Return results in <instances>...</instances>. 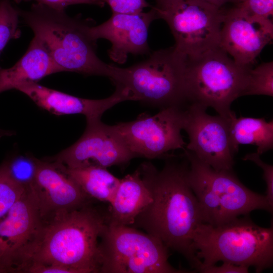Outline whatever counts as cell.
I'll list each match as a JSON object with an SVG mask.
<instances>
[{
  "instance_id": "30bf717a",
  "label": "cell",
  "mask_w": 273,
  "mask_h": 273,
  "mask_svg": "<svg viewBox=\"0 0 273 273\" xmlns=\"http://www.w3.org/2000/svg\"><path fill=\"white\" fill-rule=\"evenodd\" d=\"M174 38V47L187 57L219 47L224 10L201 0H183L163 11H156Z\"/></svg>"
},
{
  "instance_id": "d4e9b609",
  "label": "cell",
  "mask_w": 273,
  "mask_h": 273,
  "mask_svg": "<svg viewBox=\"0 0 273 273\" xmlns=\"http://www.w3.org/2000/svg\"><path fill=\"white\" fill-rule=\"evenodd\" d=\"M26 189L11 177L3 162L0 165V220L21 197Z\"/></svg>"
},
{
  "instance_id": "2e32d148",
  "label": "cell",
  "mask_w": 273,
  "mask_h": 273,
  "mask_svg": "<svg viewBox=\"0 0 273 273\" xmlns=\"http://www.w3.org/2000/svg\"><path fill=\"white\" fill-rule=\"evenodd\" d=\"M34 192L42 220L92 204L79 186L57 163L37 159Z\"/></svg>"
},
{
  "instance_id": "277c9868",
  "label": "cell",
  "mask_w": 273,
  "mask_h": 273,
  "mask_svg": "<svg viewBox=\"0 0 273 273\" xmlns=\"http://www.w3.org/2000/svg\"><path fill=\"white\" fill-rule=\"evenodd\" d=\"M192 247L201 261L199 269L222 261L253 266L259 273L272 266L273 227L260 226L248 215L219 225L201 223Z\"/></svg>"
},
{
  "instance_id": "ac0fdd59",
  "label": "cell",
  "mask_w": 273,
  "mask_h": 273,
  "mask_svg": "<svg viewBox=\"0 0 273 273\" xmlns=\"http://www.w3.org/2000/svg\"><path fill=\"white\" fill-rule=\"evenodd\" d=\"M63 72L35 36L24 55L12 67H0V94L26 81L37 82L57 72Z\"/></svg>"
},
{
  "instance_id": "9c48e42d",
  "label": "cell",
  "mask_w": 273,
  "mask_h": 273,
  "mask_svg": "<svg viewBox=\"0 0 273 273\" xmlns=\"http://www.w3.org/2000/svg\"><path fill=\"white\" fill-rule=\"evenodd\" d=\"M187 106L163 108L153 116L142 113L114 126L135 157L168 158L173 155L170 152L186 148L181 132Z\"/></svg>"
},
{
  "instance_id": "7402d4cb",
  "label": "cell",
  "mask_w": 273,
  "mask_h": 273,
  "mask_svg": "<svg viewBox=\"0 0 273 273\" xmlns=\"http://www.w3.org/2000/svg\"><path fill=\"white\" fill-rule=\"evenodd\" d=\"M4 162L9 174L17 183L26 189L32 190L37 170V158L30 155H19Z\"/></svg>"
},
{
  "instance_id": "9a60e30c",
  "label": "cell",
  "mask_w": 273,
  "mask_h": 273,
  "mask_svg": "<svg viewBox=\"0 0 273 273\" xmlns=\"http://www.w3.org/2000/svg\"><path fill=\"white\" fill-rule=\"evenodd\" d=\"M147 12L136 14L112 13L106 21L91 26L89 33L95 40H108L111 47L108 55L114 62L123 64L128 54H150L149 29L151 23L158 19L153 6Z\"/></svg>"
},
{
  "instance_id": "603a6c76",
  "label": "cell",
  "mask_w": 273,
  "mask_h": 273,
  "mask_svg": "<svg viewBox=\"0 0 273 273\" xmlns=\"http://www.w3.org/2000/svg\"><path fill=\"white\" fill-rule=\"evenodd\" d=\"M252 95L273 96L272 61L262 63L254 68H250L242 96Z\"/></svg>"
},
{
  "instance_id": "1f68e13d",
  "label": "cell",
  "mask_w": 273,
  "mask_h": 273,
  "mask_svg": "<svg viewBox=\"0 0 273 273\" xmlns=\"http://www.w3.org/2000/svg\"><path fill=\"white\" fill-rule=\"evenodd\" d=\"M218 8L221 7L226 4L232 3L235 5L237 4L239 0H201Z\"/></svg>"
},
{
  "instance_id": "44dd1931",
  "label": "cell",
  "mask_w": 273,
  "mask_h": 273,
  "mask_svg": "<svg viewBox=\"0 0 273 273\" xmlns=\"http://www.w3.org/2000/svg\"><path fill=\"white\" fill-rule=\"evenodd\" d=\"M57 164L79 186L89 198L101 202L110 203L120 179L115 176L107 168L96 166L68 168Z\"/></svg>"
},
{
  "instance_id": "5bb4252c",
  "label": "cell",
  "mask_w": 273,
  "mask_h": 273,
  "mask_svg": "<svg viewBox=\"0 0 273 273\" xmlns=\"http://www.w3.org/2000/svg\"><path fill=\"white\" fill-rule=\"evenodd\" d=\"M272 37V20L251 15L235 5L224 11L219 47L237 63L252 67Z\"/></svg>"
},
{
  "instance_id": "5b68a950",
  "label": "cell",
  "mask_w": 273,
  "mask_h": 273,
  "mask_svg": "<svg viewBox=\"0 0 273 273\" xmlns=\"http://www.w3.org/2000/svg\"><path fill=\"white\" fill-rule=\"evenodd\" d=\"M127 68L111 65L109 78L126 89L131 101L162 109L188 105L186 87L187 57L174 47L150 53Z\"/></svg>"
},
{
  "instance_id": "8fae6325",
  "label": "cell",
  "mask_w": 273,
  "mask_h": 273,
  "mask_svg": "<svg viewBox=\"0 0 273 273\" xmlns=\"http://www.w3.org/2000/svg\"><path fill=\"white\" fill-rule=\"evenodd\" d=\"M134 158L114 125L98 119L86 120L84 132L75 143L45 159L68 168L96 166L107 168L125 164Z\"/></svg>"
},
{
  "instance_id": "d6a6232c",
  "label": "cell",
  "mask_w": 273,
  "mask_h": 273,
  "mask_svg": "<svg viewBox=\"0 0 273 273\" xmlns=\"http://www.w3.org/2000/svg\"><path fill=\"white\" fill-rule=\"evenodd\" d=\"M14 134V131L0 128V139L5 136H11Z\"/></svg>"
},
{
  "instance_id": "f546056e",
  "label": "cell",
  "mask_w": 273,
  "mask_h": 273,
  "mask_svg": "<svg viewBox=\"0 0 273 273\" xmlns=\"http://www.w3.org/2000/svg\"><path fill=\"white\" fill-rule=\"evenodd\" d=\"M248 266L223 262L219 266L214 264L201 267L198 271L202 273H247L248 272Z\"/></svg>"
},
{
  "instance_id": "e0dca14e",
  "label": "cell",
  "mask_w": 273,
  "mask_h": 273,
  "mask_svg": "<svg viewBox=\"0 0 273 273\" xmlns=\"http://www.w3.org/2000/svg\"><path fill=\"white\" fill-rule=\"evenodd\" d=\"M39 107L56 115L82 114L86 120L101 119L104 113L115 105L131 101L128 91L119 86L109 97L99 100L84 99L50 88L36 82L26 81L16 88Z\"/></svg>"
},
{
  "instance_id": "cb8c5ba5",
  "label": "cell",
  "mask_w": 273,
  "mask_h": 273,
  "mask_svg": "<svg viewBox=\"0 0 273 273\" xmlns=\"http://www.w3.org/2000/svg\"><path fill=\"white\" fill-rule=\"evenodd\" d=\"M19 17L18 8L10 0H0V55L10 40L20 37Z\"/></svg>"
},
{
  "instance_id": "4fadbf2b",
  "label": "cell",
  "mask_w": 273,
  "mask_h": 273,
  "mask_svg": "<svg viewBox=\"0 0 273 273\" xmlns=\"http://www.w3.org/2000/svg\"><path fill=\"white\" fill-rule=\"evenodd\" d=\"M199 105H188L184 130L189 142L186 149L216 170H232L234 155L230 142L231 120L206 112Z\"/></svg>"
},
{
  "instance_id": "836d02e7",
  "label": "cell",
  "mask_w": 273,
  "mask_h": 273,
  "mask_svg": "<svg viewBox=\"0 0 273 273\" xmlns=\"http://www.w3.org/2000/svg\"><path fill=\"white\" fill-rule=\"evenodd\" d=\"M0 273H2V271L1 270V269H0Z\"/></svg>"
},
{
  "instance_id": "7c38bea8",
  "label": "cell",
  "mask_w": 273,
  "mask_h": 273,
  "mask_svg": "<svg viewBox=\"0 0 273 273\" xmlns=\"http://www.w3.org/2000/svg\"><path fill=\"white\" fill-rule=\"evenodd\" d=\"M42 219L36 196L26 189L0 220V269L21 272L25 254Z\"/></svg>"
},
{
  "instance_id": "f1b7e54d",
  "label": "cell",
  "mask_w": 273,
  "mask_h": 273,
  "mask_svg": "<svg viewBox=\"0 0 273 273\" xmlns=\"http://www.w3.org/2000/svg\"><path fill=\"white\" fill-rule=\"evenodd\" d=\"M17 3L28 2L34 1L36 3L41 4L51 8L58 10H65V9L70 6L75 4H89L96 5L103 7L105 3L101 0H14Z\"/></svg>"
},
{
  "instance_id": "ffe728a7",
  "label": "cell",
  "mask_w": 273,
  "mask_h": 273,
  "mask_svg": "<svg viewBox=\"0 0 273 273\" xmlns=\"http://www.w3.org/2000/svg\"><path fill=\"white\" fill-rule=\"evenodd\" d=\"M231 149L235 156L240 145H253L260 155L273 148V121L264 118L236 117L230 125Z\"/></svg>"
},
{
  "instance_id": "8992f818",
  "label": "cell",
  "mask_w": 273,
  "mask_h": 273,
  "mask_svg": "<svg viewBox=\"0 0 273 273\" xmlns=\"http://www.w3.org/2000/svg\"><path fill=\"white\" fill-rule=\"evenodd\" d=\"M188 183L199 203L202 222L219 225L256 210L272 212L265 195L244 186L232 170H216L184 150Z\"/></svg>"
},
{
  "instance_id": "d6986e66",
  "label": "cell",
  "mask_w": 273,
  "mask_h": 273,
  "mask_svg": "<svg viewBox=\"0 0 273 273\" xmlns=\"http://www.w3.org/2000/svg\"><path fill=\"white\" fill-rule=\"evenodd\" d=\"M151 200L150 191L138 168L132 173L120 179L109 203V222L130 226Z\"/></svg>"
},
{
  "instance_id": "4dcf8cb0",
  "label": "cell",
  "mask_w": 273,
  "mask_h": 273,
  "mask_svg": "<svg viewBox=\"0 0 273 273\" xmlns=\"http://www.w3.org/2000/svg\"><path fill=\"white\" fill-rule=\"evenodd\" d=\"M156 5L153 6L157 11L167 10L179 3L183 0H155Z\"/></svg>"
},
{
  "instance_id": "7a4b0ae2",
  "label": "cell",
  "mask_w": 273,
  "mask_h": 273,
  "mask_svg": "<svg viewBox=\"0 0 273 273\" xmlns=\"http://www.w3.org/2000/svg\"><path fill=\"white\" fill-rule=\"evenodd\" d=\"M109 222L108 210L92 204L42 220L25 254L22 272L31 264L61 265L75 273L99 272L100 240Z\"/></svg>"
},
{
  "instance_id": "4316f807",
  "label": "cell",
  "mask_w": 273,
  "mask_h": 273,
  "mask_svg": "<svg viewBox=\"0 0 273 273\" xmlns=\"http://www.w3.org/2000/svg\"><path fill=\"white\" fill-rule=\"evenodd\" d=\"M110 7L112 13L136 14L152 7L146 0H101Z\"/></svg>"
},
{
  "instance_id": "52a82bcc",
  "label": "cell",
  "mask_w": 273,
  "mask_h": 273,
  "mask_svg": "<svg viewBox=\"0 0 273 273\" xmlns=\"http://www.w3.org/2000/svg\"><path fill=\"white\" fill-rule=\"evenodd\" d=\"M251 68L237 63L220 47L187 57L188 104L211 107L218 115L231 121L236 117L232 104L242 96Z\"/></svg>"
},
{
  "instance_id": "6da1fadb",
  "label": "cell",
  "mask_w": 273,
  "mask_h": 273,
  "mask_svg": "<svg viewBox=\"0 0 273 273\" xmlns=\"http://www.w3.org/2000/svg\"><path fill=\"white\" fill-rule=\"evenodd\" d=\"M173 156L167 158L160 171L149 162L139 167L151 200L130 226L160 240L169 249L183 255L198 271L201 261L192 247V239L197 225L203 223L200 209L188 183V161L184 155L180 162L173 160Z\"/></svg>"
},
{
  "instance_id": "83f0119b",
  "label": "cell",
  "mask_w": 273,
  "mask_h": 273,
  "mask_svg": "<svg viewBox=\"0 0 273 273\" xmlns=\"http://www.w3.org/2000/svg\"><path fill=\"white\" fill-rule=\"evenodd\" d=\"M243 159L253 162L262 169L266 185L265 196L269 204L273 207V166L263 162L257 152L247 154Z\"/></svg>"
},
{
  "instance_id": "ba28073f",
  "label": "cell",
  "mask_w": 273,
  "mask_h": 273,
  "mask_svg": "<svg viewBox=\"0 0 273 273\" xmlns=\"http://www.w3.org/2000/svg\"><path fill=\"white\" fill-rule=\"evenodd\" d=\"M169 248L137 228L109 222L99 243L101 273H180L168 261Z\"/></svg>"
},
{
  "instance_id": "484cf974",
  "label": "cell",
  "mask_w": 273,
  "mask_h": 273,
  "mask_svg": "<svg viewBox=\"0 0 273 273\" xmlns=\"http://www.w3.org/2000/svg\"><path fill=\"white\" fill-rule=\"evenodd\" d=\"M235 6L251 15L272 20L273 0H239Z\"/></svg>"
},
{
  "instance_id": "3957f363",
  "label": "cell",
  "mask_w": 273,
  "mask_h": 273,
  "mask_svg": "<svg viewBox=\"0 0 273 273\" xmlns=\"http://www.w3.org/2000/svg\"><path fill=\"white\" fill-rule=\"evenodd\" d=\"M18 9L24 23L32 29L63 72L109 77L111 65L98 57L97 41L90 35L88 19L79 15L71 17L65 10L36 3L29 10Z\"/></svg>"
}]
</instances>
